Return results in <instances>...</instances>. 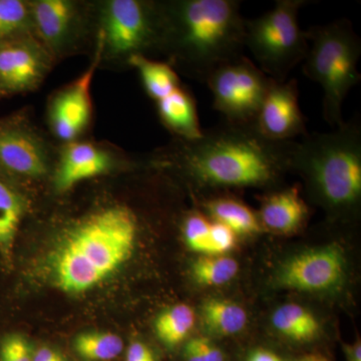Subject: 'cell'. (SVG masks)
Wrapping results in <instances>:
<instances>
[{
  "mask_svg": "<svg viewBox=\"0 0 361 361\" xmlns=\"http://www.w3.org/2000/svg\"><path fill=\"white\" fill-rule=\"evenodd\" d=\"M33 353L25 337H6L0 346V361H32Z\"/></svg>",
  "mask_w": 361,
  "mask_h": 361,
  "instance_id": "cell-28",
  "label": "cell"
},
{
  "mask_svg": "<svg viewBox=\"0 0 361 361\" xmlns=\"http://www.w3.org/2000/svg\"><path fill=\"white\" fill-rule=\"evenodd\" d=\"M209 218L227 226L237 236L261 231L257 214L245 203L229 196H217L203 202Z\"/></svg>",
  "mask_w": 361,
  "mask_h": 361,
  "instance_id": "cell-18",
  "label": "cell"
},
{
  "mask_svg": "<svg viewBox=\"0 0 361 361\" xmlns=\"http://www.w3.org/2000/svg\"><path fill=\"white\" fill-rule=\"evenodd\" d=\"M196 322L193 308L187 304H177L161 313L157 319L155 329L161 342L175 346L191 334Z\"/></svg>",
  "mask_w": 361,
  "mask_h": 361,
  "instance_id": "cell-22",
  "label": "cell"
},
{
  "mask_svg": "<svg viewBox=\"0 0 361 361\" xmlns=\"http://www.w3.org/2000/svg\"><path fill=\"white\" fill-rule=\"evenodd\" d=\"M237 0L161 2V52L176 71L205 84L223 63L245 49V18Z\"/></svg>",
  "mask_w": 361,
  "mask_h": 361,
  "instance_id": "cell-2",
  "label": "cell"
},
{
  "mask_svg": "<svg viewBox=\"0 0 361 361\" xmlns=\"http://www.w3.org/2000/svg\"><path fill=\"white\" fill-rule=\"evenodd\" d=\"M49 151L25 121L0 120V173L6 177L39 179L49 172Z\"/></svg>",
  "mask_w": 361,
  "mask_h": 361,
  "instance_id": "cell-10",
  "label": "cell"
},
{
  "mask_svg": "<svg viewBox=\"0 0 361 361\" xmlns=\"http://www.w3.org/2000/svg\"><path fill=\"white\" fill-rule=\"evenodd\" d=\"M296 361H331L322 353H308L299 357Z\"/></svg>",
  "mask_w": 361,
  "mask_h": 361,
  "instance_id": "cell-33",
  "label": "cell"
},
{
  "mask_svg": "<svg viewBox=\"0 0 361 361\" xmlns=\"http://www.w3.org/2000/svg\"><path fill=\"white\" fill-rule=\"evenodd\" d=\"M32 361H66L61 353L49 348H39L37 353H33Z\"/></svg>",
  "mask_w": 361,
  "mask_h": 361,
  "instance_id": "cell-31",
  "label": "cell"
},
{
  "mask_svg": "<svg viewBox=\"0 0 361 361\" xmlns=\"http://www.w3.org/2000/svg\"><path fill=\"white\" fill-rule=\"evenodd\" d=\"M343 254L336 247L303 252L287 260L277 274V283L292 290L320 292L336 288L344 277Z\"/></svg>",
  "mask_w": 361,
  "mask_h": 361,
  "instance_id": "cell-12",
  "label": "cell"
},
{
  "mask_svg": "<svg viewBox=\"0 0 361 361\" xmlns=\"http://www.w3.org/2000/svg\"><path fill=\"white\" fill-rule=\"evenodd\" d=\"M185 361H224V353L205 337H196L186 344Z\"/></svg>",
  "mask_w": 361,
  "mask_h": 361,
  "instance_id": "cell-27",
  "label": "cell"
},
{
  "mask_svg": "<svg viewBox=\"0 0 361 361\" xmlns=\"http://www.w3.org/2000/svg\"><path fill=\"white\" fill-rule=\"evenodd\" d=\"M25 211L23 195L0 173V253L9 259Z\"/></svg>",
  "mask_w": 361,
  "mask_h": 361,
  "instance_id": "cell-19",
  "label": "cell"
},
{
  "mask_svg": "<svg viewBox=\"0 0 361 361\" xmlns=\"http://www.w3.org/2000/svg\"><path fill=\"white\" fill-rule=\"evenodd\" d=\"M238 271V262L225 255L203 256L192 268L193 276L199 284L213 287L231 281Z\"/></svg>",
  "mask_w": 361,
  "mask_h": 361,
  "instance_id": "cell-25",
  "label": "cell"
},
{
  "mask_svg": "<svg viewBox=\"0 0 361 361\" xmlns=\"http://www.w3.org/2000/svg\"><path fill=\"white\" fill-rule=\"evenodd\" d=\"M307 54L303 73L322 87L323 116L331 127L343 120V104L350 90L360 82L358 63L361 40L350 20L342 18L305 30Z\"/></svg>",
  "mask_w": 361,
  "mask_h": 361,
  "instance_id": "cell-5",
  "label": "cell"
},
{
  "mask_svg": "<svg viewBox=\"0 0 361 361\" xmlns=\"http://www.w3.org/2000/svg\"><path fill=\"white\" fill-rule=\"evenodd\" d=\"M123 348L122 338L111 332H87L78 336L75 341L78 355L90 361L115 360Z\"/></svg>",
  "mask_w": 361,
  "mask_h": 361,
  "instance_id": "cell-24",
  "label": "cell"
},
{
  "mask_svg": "<svg viewBox=\"0 0 361 361\" xmlns=\"http://www.w3.org/2000/svg\"><path fill=\"white\" fill-rule=\"evenodd\" d=\"M310 215L307 204L298 187L273 192L261 202L258 218L261 226L279 234H290L300 229Z\"/></svg>",
  "mask_w": 361,
  "mask_h": 361,
  "instance_id": "cell-17",
  "label": "cell"
},
{
  "mask_svg": "<svg viewBox=\"0 0 361 361\" xmlns=\"http://www.w3.org/2000/svg\"><path fill=\"white\" fill-rule=\"evenodd\" d=\"M308 4L307 0H277L270 11L246 20L245 49L271 80L284 82L305 59L310 44L298 16Z\"/></svg>",
  "mask_w": 361,
  "mask_h": 361,
  "instance_id": "cell-6",
  "label": "cell"
},
{
  "mask_svg": "<svg viewBox=\"0 0 361 361\" xmlns=\"http://www.w3.org/2000/svg\"><path fill=\"white\" fill-rule=\"evenodd\" d=\"M128 63L137 70L148 96L155 102L161 122L176 139L195 140L203 134L196 99L168 61L135 54Z\"/></svg>",
  "mask_w": 361,
  "mask_h": 361,
  "instance_id": "cell-8",
  "label": "cell"
},
{
  "mask_svg": "<svg viewBox=\"0 0 361 361\" xmlns=\"http://www.w3.org/2000/svg\"><path fill=\"white\" fill-rule=\"evenodd\" d=\"M272 324L282 336L297 342H308L317 337L320 324L316 316L303 306L284 304L275 310Z\"/></svg>",
  "mask_w": 361,
  "mask_h": 361,
  "instance_id": "cell-20",
  "label": "cell"
},
{
  "mask_svg": "<svg viewBox=\"0 0 361 361\" xmlns=\"http://www.w3.org/2000/svg\"><path fill=\"white\" fill-rule=\"evenodd\" d=\"M32 30L35 39L49 54H59L71 42L80 9L70 0L32 1Z\"/></svg>",
  "mask_w": 361,
  "mask_h": 361,
  "instance_id": "cell-16",
  "label": "cell"
},
{
  "mask_svg": "<svg viewBox=\"0 0 361 361\" xmlns=\"http://www.w3.org/2000/svg\"><path fill=\"white\" fill-rule=\"evenodd\" d=\"M290 171L300 173L315 198L332 212L355 209L361 198L360 118L294 141Z\"/></svg>",
  "mask_w": 361,
  "mask_h": 361,
  "instance_id": "cell-4",
  "label": "cell"
},
{
  "mask_svg": "<svg viewBox=\"0 0 361 361\" xmlns=\"http://www.w3.org/2000/svg\"><path fill=\"white\" fill-rule=\"evenodd\" d=\"M139 229V216L126 204L85 214L66 230L52 254L54 284L78 294L102 283L129 260Z\"/></svg>",
  "mask_w": 361,
  "mask_h": 361,
  "instance_id": "cell-3",
  "label": "cell"
},
{
  "mask_svg": "<svg viewBox=\"0 0 361 361\" xmlns=\"http://www.w3.org/2000/svg\"><path fill=\"white\" fill-rule=\"evenodd\" d=\"M270 84L271 78L245 54L221 65L205 82L214 109L225 122L245 126L255 123Z\"/></svg>",
  "mask_w": 361,
  "mask_h": 361,
  "instance_id": "cell-9",
  "label": "cell"
},
{
  "mask_svg": "<svg viewBox=\"0 0 361 361\" xmlns=\"http://www.w3.org/2000/svg\"><path fill=\"white\" fill-rule=\"evenodd\" d=\"M103 49L97 44V56L90 68L54 97L49 106V125L54 134L66 142L77 141L89 126L92 116L90 85Z\"/></svg>",
  "mask_w": 361,
  "mask_h": 361,
  "instance_id": "cell-14",
  "label": "cell"
},
{
  "mask_svg": "<svg viewBox=\"0 0 361 361\" xmlns=\"http://www.w3.org/2000/svg\"><path fill=\"white\" fill-rule=\"evenodd\" d=\"M49 68L51 54L35 35L0 44V94L35 90Z\"/></svg>",
  "mask_w": 361,
  "mask_h": 361,
  "instance_id": "cell-11",
  "label": "cell"
},
{
  "mask_svg": "<svg viewBox=\"0 0 361 361\" xmlns=\"http://www.w3.org/2000/svg\"><path fill=\"white\" fill-rule=\"evenodd\" d=\"M245 361H286L271 349L259 348L252 350Z\"/></svg>",
  "mask_w": 361,
  "mask_h": 361,
  "instance_id": "cell-30",
  "label": "cell"
},
{
  "mask_svg": "<svg viewBox=\"0 0 361 361\" xmlns=\"http://www.w3.org/2000/svg\"><path fill=\"white\" fill-rule=\"evenodd\" d=\"M345 353L348 361H361L360 341H355L351 345L346 346Z\"/></svg>",
  "mask_w": 361,
  "mask_h": 361,
  "instance_id": "cell-32",
  "label": "cell"
},
{
  "mask_svg": "<svg viewBox=\"0 0 361 361\" xmlns=\"http://www.w3.org/2000/svg\"><path fill=\"white\" fill-rule=\"evenodd\" d=\"M293 142L272 141L255 125L224 121L198 139H175L151 158L203 188L270 187L290 171Z\"/></svg>",
  "mask_w": 361,
  "mask_h": 361,
  "instance_id": "cell-1",
  "label": "cell"
},
{
  "mask_svg": "<svg viewBox=\"0 0 361 361\" xmlns=\"http://www.w3.org/2000/svg\"><path fill=\"white\" fill-rule=\"evenodd\" d=\"M28 35H33L30 2L0 0V44Z\"/></svg>",
  "mask_w": 361,
  "mask_h": 361,
  "instance_id": "cell-23",
  "label": "cell"
},
{
  "mask_svg": "<svg viewBox=\"0 0 361 361\" xmlns=\"http://www.w3.org/2000/svg\"><path fill=\"white\" fill-rule=\"evenodd\" d=\"M202 316L207 327L220 336L238 334L247 323L245 310L238 304L223 299H210L203 304Z\"/></svg>",
  "mask_w": 361,
  "mask_h": 361,
  "instance_id": "cell-21",
  "label": "cell"
},
{
  "mask_svg": "<svg viewBox=\"0 0 361 361\" xmlns=\"http://www.w3.org/2000/svg\"><path fill=\"white\" fill-rule=\"evenodd\" d=\"M126 361H157V358L146 344L135 341L128 348Z\"/></svg>",
  "mask_w": 361,
  "mask_h": 361,
  "instance_id": "cell-29",
  "label": "cell"
},
{
  "mask_svg": "<svg viewBox=\"0 0 361 361\" xmlns=\"http://www.w3.org/2000/svg\"><path fill=\"white\" fill-rule=\"evenodd\" d=\"M161 4L142 0H111L102 11L99 40L111 58L129 61L135 54L161 51Z\"/></svg>",
  "mask_w": 361,
  "mask_h": 361,
  "instance_id": "cell-7",
  "label": "cell"
},
{
  "mask_svg": "<svg viewBox=\"0 0 361 361\" xmlns=\"http://www.w3.org/2000/svg\"><path fill=\"white\" fill-rule=\"evenodd\" d=\"M254 125L261 135L272 141H294L310 134L299 104L295 78L284 82L271 80Z\"/></svg>",
  "mask_w": 361,
  "mask_h": 361,
  "instance_id": "cell-13",
  "label": "cell"
},
{
  "mask_svg": "<svg viewBox=\"0 0 361 361\" xmlns=\"http://www.w3.org/2000/svg\"><path fill=\"white\" fill-rule=\"evenodd\" d=\"M183 235L190 249L204 256H216L213 245V220L201 212L190 213L183 223Z\"/></svg>",
  "mask_w": 361,
  "mask_h": 361,
  "instance_id": "cell-26",
  "label": "cell"
},
{
  "mask_svg": "<svg viewBox=\"0 0 361 361\" xmlns=\"http://www.w3.org/2000/svg\"><path fill=\"white\" fill-rule=\"evenodd\" d=\"M114 156L106 149L89 142H66L54 172V186L68 192L84 180L110 172Z\"/></svg>",
  "mask_w": 361,
  "mask_h": 361,
  "instance_id": "cell-15",
  "label": "cell"
}]
</instances>
